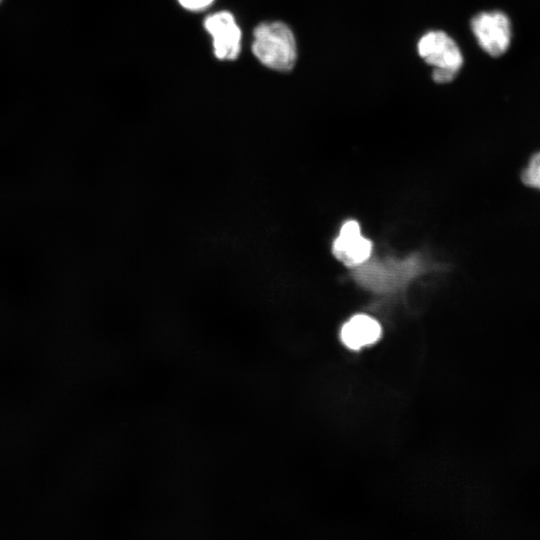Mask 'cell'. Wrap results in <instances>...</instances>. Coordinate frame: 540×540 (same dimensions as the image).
Segmentation results:
<instances>
[{"label":"cell","instance_id":"cell-6","mask_svg":"<svg viewBox=\"0 0 540 540\" xmlns=\"http://www.w3.org/2000/svg\"><path fill=\"white\" fill-rule=\"evenodd\" d=\"M381 335L379 323L367 315H355L341 329L343 343L351 349H360L375 343Z\"/></svg>","mask_w":540,"mask_h":540},{"label":"cell","instance_id":"cell-4","mask_svg":"<svg viewBox=\"0 0 540 540\" xmlns=\"http://www.w3.org/2000/svg\"><path fill=\"white\" fill-rule=\"evenodd\" d=\"M204 27L213 40L214 55L220 60H234L241 49V30L228 11L208 15Z\"/></svg>","mask_w":540,"mask_h":540},{"label":"cell","instance_id":"cell-1","mask_svg":"<svg viewBox=\"0 0 540 540\" xmlns=\"http://www.w3.org/2000/svg\"><path fill=\"white\" fill-rule=\"evenodd\" d=\"M252 52L266 67L290 71L297 59L296 41L291 29L282 22L259 24L253 31Z\"/></svg>","mask_w":540,"mask_h":540},{"label":"cell","instance_id":"cell-5","mask_svg":"<svg viewBox=\"0 0 540 540\" xmlns=\"http://www.w3.org/2000/svg\"><path fill=\"white\" fill-rule=\"evenodd\" d=\"M334 255L348 266L365 262L372 251V243L365 238L357 221H347L333 243Z\"/></svg>","mask_w":540,"mask_h":540},{"label":"cell","instance_id":"cell-3","mask_svg":"<svg viewBox=\"0 0 540 540\" xmlns=\"http://www.w3.org/2000/svg\"><path fill=\"white\" fill-rule=\"evenodd\" d=\"M418 53L429 65L458 73L463 65L462 53L456 42L442 31H430L418 42Z\"/></svg>","mask_w":540,"mask_h":540},{"label":"cell","instance_id":"cell-2","mask_svg":"<svg viewBox=\"0 0 540 540\" xmlns=\"http://www.w3.org/2000/svg\"><path fill=\"white\" fill-rule=\"evenodd\" d=\"M471 29L480 47L490 56L503 55L512 37L511 22L501 11L482 12L473 17Z\"/></svg>","mask_w":540,"mask_h":540},{"label":"cell","instance_id":"cell-9","mask_svg":"<svg viewBox=\"0 0 540 540\" xmlns=\"http://www.w3.org/2000/svg\"><path fill=\"white\" fill-rule=\"evenodd\" d=\"M457 74L446 69H437L434 68L432 77L433 80L437 83H447L452 81Z\"/></svg>","mask_w":540,"mask_h":540},{"label":"cell","instance_id":"cell-8","mask_svg":"<svg viewBox=\"0 0 540 540\" xmlns=\"http://www.w3.org/2000/svg\"><path fill=\"white\" fill-rule=\"evenodd\" d=\"M214 0H178L180 5L190 11H201L209 7Z\"/></svg>","mask_w":540,"mask_h":540},{"label":"cell","instance_id":"cell-7","mask_svg":"<svg viewBox=\"0 0 540 540\" xmlns=\"http://www.w3.org/2000/svg\"><path fill=\"white\" fill-rule=\"evenodd\" d=\"M521 179L526 186L540 190V151L530 158L521 174Z\"/></svg>","mask_w":540,"mask_h":540}]
</instances>
